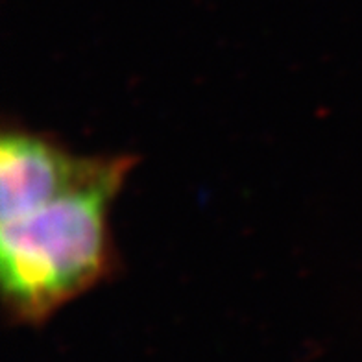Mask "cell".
I'll return each instance as SVG.
<instances>
[{"label": "cell", "mask_w": 362, "mask_h": 362, "mask_svg": "<svg viewBox=\"0 0 362 362\" xmlns=\"http://www.w3.org/2000/svg\"><path fill=\"white\" fill-rule=\"evenodd\" d=\"M135 159L98 156L65 191L0 220V283L15 322L41 324L115 268L110 211Z\"/></svg>", "instance_id": "cell-1"}, {"label": "cell", "mask_w": 362, "mask_h": 362, "mask_svg": "<svg viewBox=\"0 0 362 362\" xmlns=\"http://www.w3.org/2000/svg\"><path fill=\"white\" fill-rule=\"evenodd\" d=\"M98 156H78L43 134L4 128L0 137V220L17 216L65 191L95 167Z\"/></svg>", "instance_id": "cell-2"}]
</instances>
